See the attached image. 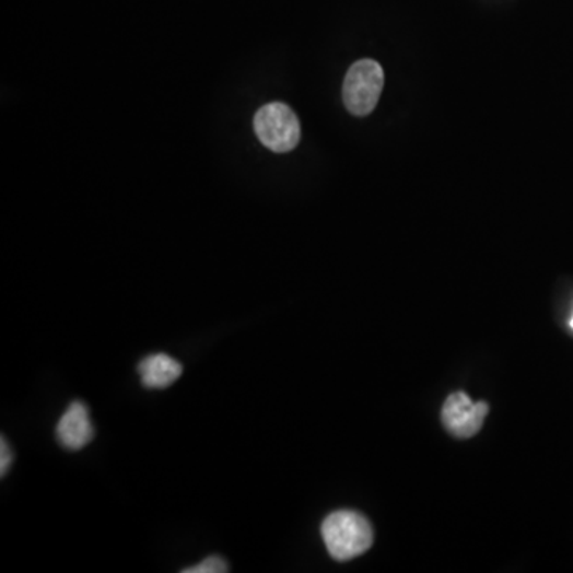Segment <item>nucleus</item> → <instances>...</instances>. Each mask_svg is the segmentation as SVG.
<instances>
[{"label": "nucleus", "instance_id": "nucleus-1", "mask_svg": "<svg viewBox=\"0 0 573 573\" xmlns=\"http://www.w3.org/2000/svg\"><path fill=\"white\" fill-rule=\"evenodd\" d=\"M323 538L331 558L349 561L370 550L373 529L365 516L351 510H340L324 519Z\"/></svg>", "mask_w": 573, "mask_h": 573}, {"label": "nucleus", "instance_id": "nucleus-2", "mask_svg": "<svg viewBox=\"0 0 573 573\" xmlns=\"http://www.w3.org/2000/svg\"><path fill=\"white\" fill-rule=\"evenodd\" d=\"M384 86V71L373 59H362L348 71L342 100L355 117H366L377 106Z\"/></svg>", "mask_w": 573, "mask_h": 573}, {"label": "nucleus", "instance_id": "nucleus-3", "mask_svg": "<svg viewBox=\"0 0 573 573\" xmlns=\"http://www.w3.org/2000/svg\"><path fill=\"white\" fill-rule=\"evenodd\" d=\"M254 128L260 142L276 153L290 152L302 138L299 117L292 108L281 103L261 107L255 115Z\"/></svg>", "mask_w": 573, "mask_h": 573}, {"label": "nucleus", "instance_id": "nucleus-4", "mask_svg": "<svg viewBox=\"0 0 573 573\" xmlns=\"http://www.w3.org/2000/svg\"><path fill=\"white\" fill-rule=\"evenodd\" d=\"M489 407L486 401H471L466 393H454L443 405L442 419L446 430L457 438H470L483 428Z\"/></svg>", "mask_w": 573, "mask_h": 573}, {"label": "nucleus", "instance_id": "nucleus-5", "mask_svg": "<svg viewBox=\"0 0 573 573\" xmlns=\"http://www.w3.org/2000/svg\"><path fill=\"white\" fill-rule=\"evenodd\" d=\"M56 436L61 446L69 451H80L94 438L90 411L82 401H73L56 425Z\"/></svg>", "mask_w": 573, "mask_h": 573}, {"label": "nucleus", "instance_id": "nucleus-6", "mask_svg": "<svg viewBox=\"0 0 573 573\" xmlns=\"http://www.w3.org/2000/svg\"><path fill=\"white\" fill-rule=\"evenodd\" d=\"M184 373L179 360L167 354H153L142 360L139 365V375L142 384L149 389H166L173 386Z\"/></svg>", "mask_w": 573, "mask_h": 573}, {"label": "nucleus", "instance_id": "nucleus-7", "mask_svg": "<svg viewBox=\"0 0 573 573\" xmlns=\"http://www.w3.org/2000/svg\"><path fill=\"white\" fill-rule=\"evenodd\" d=\"M229 572V564L220 556H209L204 561L199 562L194 568L184 569V573H225Z\"/></svg>", "mask_w": 573, "mask_h": 573}, {"label": "nucleus", "instance_id": "nucleus-8", "mask_svg": "<svg viewBox=\"0 0 573 573\" xmlns=\"http://www.w3.org/2000/svg\"><path fill=\"white\" fill-rule=\"evenodd\" d=\"M0 473L2 477H5L7 471H9L10 464H12V451L9 448V443L2 436V442H0Z\"/></svg>", "mask_w": 573, "mask_h": 573}, {"label": "nucleus", "instance_id": "nucleus-9", "mask_svg": "<svg viewBox=\"0 0 573 573\" xmlns=\"http://www.w3.org/2000/svg\"><path fill=\"white\" fill-rule=\"evenodd\" d=\"M571 327L573 328V317H572V320H571Z\"/></svg>", "mask_w": 573, "mask_h": 573}]
</instances>
